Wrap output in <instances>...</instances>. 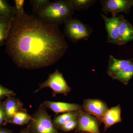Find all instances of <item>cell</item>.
<instances>
[{
  "label": "cell",
  "mask_w": 133,
  "mask_h": 133,
  "mask_svg": "<svg viewBox=\"0 0 133 133\" xmlns=\"http://www.w3.org/2000/svg\"><path fill=\"white\" fill-rule=\"evenodd\" d=\"M6 51L18 67L36 69L56 63L68 48L58 26L24 12L10 20Z\"/></svg>",
  "instance_id": "6da1fadb"
},
{
  "label": "cell",
  "mask_w": 133,
  "mask_h": 133,
  "mask_svg": "<svg viewBox=\"0 0 133 133\" xmlns=\"http://www.w3.org/2000/svg\"><path fill=\"white\" fill-rule=\"evenodd\" d=\"M74 12L69 0H57L50 2L36 16L48 24L58 26L71 19Z\"/></svg>",
  "instance_id": "7a4b0ae2"
},
{
  "label": "cell",
  "mask_w": 133,
  "mask_h": 133,
  "mask_svg": "<svg viewBox=\"0 0 133 133\" xmlns=\"http://www.w3.org/2000/svg\"><path fill=\"white\" fill-rule=\"evenodd\" d=\"M64 34L73 42L87 41L92 33V29L77 19H71L65 23Z\"/></svg>",
  "instance_id": "3957f363"
},
{
  "label": "cell",
  "mask_w": 133,
  "mask_h": 133,
  "mask_svg": "<svg viewBox=\"0 0 133 133\" xmlns=\"http://www.w3.org/2000/svg\"><path fill=\"white\" fill-rule=\"evenodd\" d=\"M32 118L30 122L32 133H59L53 125L51 116L42 108Z\"/></svg>",
  "instance_id": "277c9868"
},
{
  "label": "cell",
  "mask_w": 133,
  "mask_h": 133,
  "mask_svg": "<svg viewBox=\"0 0 133 133\" xmlns=\"http://www.w3.org/2000/svg\"><path fill=\"white\" fill-rule=\"evenodd\" d=\"M45 88L51 89L54 96L57 94H63L66 96L71 90L64 79L63 74L58 70L49 75L48 79L39 85V89L36 92Z\"/></svg>",
  "instance_id": "5b68a950"
},
{
  "label": "cell",
  "mask_w": 133,
  "mask_h": 133,
  "mask_svg": "<svg viewBox=\"0 0 133 133\" xmlns=\"http://www.w3.org/2000/svg\"><path fill=\"white\" fill-rule=\"evenodd\" d=\"M102 11L106 14L116 16L119 13L129 14L133 6V0H102L100 1Z\"/></svg>",
  "instance_id": "8992f818"
},
{
  "label": "cell",
  "mask_w": 133,
  "mask_h": 133,
  "mask_svg": "<svg viewBox=\"0 0 133 133\" xmlns=\"http://www.w3.org/2000/svg\"><path fill=\"white\" fill-rule=\"evenodd\" d=\"M99 120L96 117L82 110L78 118V125L76 132L100 133Z\"/></svg>",
  "instance_id": "52a82bcc"
},
{
  "label": "cell",
  "mask_w": 133,
  "mask_h": 133,
  "mask_svg": "<svg viewBox=\"0 0 133 133\" xmlns=\"http://www.w3.org/2000/svg\"><path fill=\"white\" fill-rule=\"evenodd\" d=\"M83 108L85 111L97 118L100 122L109 109L105 102L98 99L85 100Z\"/></svg>",
  "instance_id": "ba28073f"
},
{
  "label": "cell",
  "mask_w": 133,
  "mask_h": 133,
  "mask_svg": "<svg viewBox=\"0 0 133 133\" xmlns=\"http://www.w3.org/2000/svg\"><path fill=\"white\" fill-rule=\"evenodd\" d=\"M101 15L104 21L106 29L107 32V42L119 45V28L120 15L119 16H112L111 17L109 18L103 14Z\"/></svg>",
  "instance_id": "9c48e42d"
},
{
  "label": "cell",
  "mask_w": 133,
  "mask_h": 133,
  "mask_svg": "<svg viewBox=\"0 0 133 133\" xmlns=\"http://www.w3.org/2000/svg\"><path fill=\"white\" fill-rule=\"evenodd\" d=\"M44 106L57 114L76 111L82 109L81 106L77 104L49 101L44 102Z\"/></svg>",
  "instance_id": "30bf717a"
},
{
  "label": "cell",
  "mask_w": 133,
  "mask_h": 133,
  "mask_svg": "<svg viewBox=\"0 0 133 133\" xmlns=\"http://www.w3.org/2000/svg\"><path fill=\"white\" fill-rule=\"evenodd\" d=\"M120 16L119 28V45H122L133 41V26L125 19L123 15H121Z\"/></svg>",
  "instance_id": "8fae6325"
},
{
  "label": "cell",
  "mask_w": 133,
  "mask_h": 133,
  "mask_svg": "<svg viewBox=\"0 0 133 133\" xmlns=\"http://www.w3.org/2000/svg\"><path fill=\"white\" fill-rule=\"evenodd\" d=\"M121 108L120 105H117L114 107L108 109L101 122L104 125V131L117 123L121 122Z\"/></svg>",
  "instance_id": "7c38bea8"
},
{
  "label": "cell",
  "mask_w": 133,
  "mask_h": 133,
  "mask_svg": "<svg viewBox=\"0 0 133 133\" xmlns=\"http://www.w3.org/2000/svg\"><path fill=\"white\" fill-rule=\"evenodd\" d=\"M133 63L132 59H118L112 55H110L108 66V74L112 78L119 72Z\"/></svg>",
  "instance_id": "4fadbf2b"
},
{
  "label": "cell",
  "mask_w": 133,
  "mask_h": 133,
  "mask_svg": "<svg viewBox=\"0 0 133 133\" xmlns=\"http://www.w3.org/2000/svg\"><path fill=\"white\" fill-rule=\"evenodd\" d=\"M23 104L20 101L11 98L8 99L5 103V117L11 120L16 113L22 109Z\"/></svg>",
  "instance_id": "5bb4252c"
},
{
  "label": "cell",
  "mask_w": 133,
  "mask_h": 133,
  "mask_svg": "<svg viewBox=\"0 0 133 133\" xmlns=\"http://www.w3.org/2000/svg\"><path fill=\"white\" fill-rule=\"evenodd\" d=\"M82 110L76 111L65 113L57 116L54 119L53 122L55 127L59 128L67 122L74 119L78 118Z\"/></svg>",
  "instance_id": "9a60e30c"
},
{
  "label": "cell",
  "mask_w": 133,
  "mask_h": 133,
  "mask_svg": "<svg viewBox=\"0 0 133 133\" xmlns=\"http://www.w3.org/2000/svg\"><path fill=\"white\" fill-rule=\"evenodd\" d=\"M133 76V63L119 72L112 79L120 81L125 85H127Z\"/></svg>",
  "instance_id": "2e32d148"
},
{
  "label": "cell",
  "mask_w": 133,
  "mask_h": 133,
  "mask_svg": "<svg viewBox=\"0 0 133 133\" xmlns=\"http://www.w3.org/2000/svg\"><path fill=\"white\" fill-rule=\"evenodd\" d=\"M16 15L15 7H12L6 1L0 0V17L11 19Z\"/></svg>",
  "instance_id": "e0dca14e"
},
{
  "label": "cell",
  "mask_w": 133,
  "mask_h": 133,
  "mask_svg": "<svg viewBox=\"0 0 133 133\" xmlns=\"http://www.w3.org/2000/svg\"><path fill=\"white\" fill-rule=\"evenodd\" d=\"M32 117L30 116L24 109H21L17 112L11 119V122L16 125H26L32 119Z\"/></svg>",
  "instance_id": "ac0fdd59"
},
{
  "label": "cell",
  "mask_w": 133,
  "mask_h": 133,
  "mask_svg": "<svg viewBox=\"0 0 133 133\" xmlns=\"http://www.w3.org/2000/svg\"><path fill=\"white\" fill-rule=\"evenodd\" d=\"M10 20L0 17V46L4 44L9 31Z\"/></svg>",
  "instance_id": "d6986e66"
},
{
  "label": "cell",
  "mask_w": 133,
  "mask_h": 133,
  "mask_svg": "<svg viewBox=\"0 0 133 133\" xmlns=\"http://www.w3.org/2000/svg\"><path fill=\"white\" fill-rule=\"evenodd\" d=\"M71 7L74 10L88 9L97 1L94 0H69Z\"/></svg>",
  "instance_id": "ffe728a7"
},
{
  "label": "cell",
  "mask_w": 133,
  "mask_h": 133,
  "mask_svg": "<svg viewBox=\"0 0 133 133\" xmlns=\"http://www.w3.org/2000/svg\"><path fill=\"white\" fill-rule=\"evenodd\" d=\"M29 2L33 7V15L36 16L38 12L48 6L50 2L49 0H30Z\"/></svg>",
  "instance_id": "44dd1931"
},
{
  "label": "cell",
  "mask_w": 133,
  "mask_h": 133,
  "mask_svg": "<svg viewBox=\"0 0 133 133\" xmlns=\"http://www.w3.org/2000/svg\"><path fill=\"white\" fill-rule=\"evenodd\" d=\"M78 125V118L72 120L66 124L59 127L60 130L64 132H69L77 128Z\"/></svg>",
  "instance_id": "7402d4cb"
},
{
  "label": "cell",
  "mask_w": 133,
  "mask_h": 133,
  "mask_svg": "<svg viewBox=\"0 0 133 133\" xmlns=\"http://www.w3.org/2000/svg\"><path fill=\"white\" fill-rule=\"evenodd\" d=\"M15 9L16 14H19L23 13L24 12V5L25 1L24 0H15Z\"/></svg>",
  "instance_id": "603a6c76"
},
{
  "label": "cell",
  "mask_w": 133,
  "mask_h": 133,
  "mask_svg": "<svg viewBox=\"0 0 133 133\" xmlns=\"http://www.w3.org/2000/svg\"><path fill=\"white\" fill-rule=\"evenodd\" d=\"M15 95L13 91L3 87L0 85V98L5 96H13Z\"/></svg>",
  "instance_id": "cb8c5ba5"
},
{
  "label": "cell",
  "mask_w": 133,
  "mask_h": 133,
  "mask_svg": "<svg viewBox=\"0 0 133 133\" xmlns=\"http://www.w3.org/2000/svg\"><path fill=\"white\" fill-rule=\"evenodd\" d=\"M5 117V114L4 108L0 105V125L4 121Z\"/></svg>",
  "instance_id": "d4e9b609"
},
{
  "label": "cell",
  "mask_w": 133,
  "mask_h": 133,
  "mask_svg": "<svg viewBox=\"0 0 133 133\" xmlns=\"http://www.w3.org/2000/svg\"><path fill=\"white\" fill-rule=\"evenodd\" d=\"M0 133H11L9 131L3 129H0Z\"/></svg>",
  "instance_id": "484cf974"
},
{
  "label": "cell",
  "mask_w": 133,
  "mask_h": 133,
  "mask_svg": "<svg viewBox=\"0 0 133 133\" xmlns=\"http://www.w3.org/2000/svg\"><path fill=\"white\" fill-rule=\"evenodd\" d=\"M19 133H31L29 132V131L28 129H23V130H22L21 132Z\"/></svg>",
  "instance_id": "4316f807"
},
{
  "label": "cell",
  "mask_w": 133,
  "mask_h": 133,
  "mask_svg": "<svg viewBox=\"0 0 133 133\" xmlns=\"http://www.w3.org/2000/svg\"><path fill=\"white\" fill-rule=\"evenodd\" d=\"M79 133H90L87 132H79Z\"/></svg>",
  "instance_id": "83f0119b"
}]
</instances>
